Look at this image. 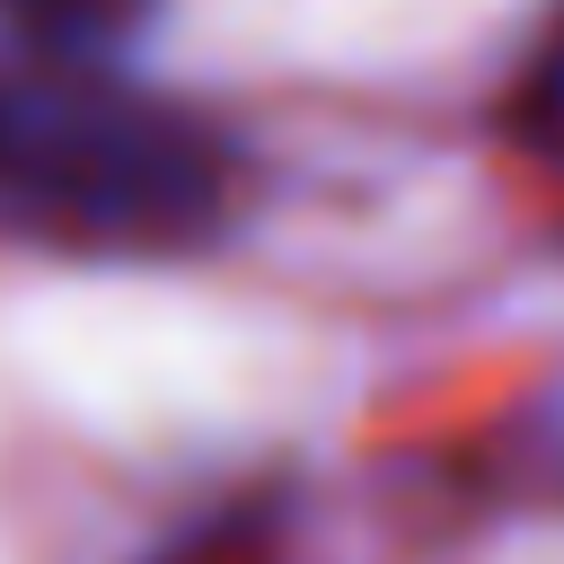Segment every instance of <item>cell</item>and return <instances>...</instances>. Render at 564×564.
I'll return each instance as SVG.
<instances>
[{
  "label": "cell",
  "instance_id": "1",
  "mask_svg": "<svg viewBox=\"0 0 564 564\" xmlns=\"http://www.w3.org/2000/svg\"><path fill=\"white\" fill-rule=\"evenodd\" d=\"M229 212L220 141L97 62L0 53V229L88 256H167Z\"/></svg>",
  "mask_w": 564,
  "mask_h": 564
},
{
  "label": "cell",
  "instance_id": "2",
  "mask_svg": "<svg viewBox=\"0 0 564 564\" xmlns=\"http://www.w3.org/2000/svg\"><path fill=\"white\" fill-rule=\"evenodd\" d=\"M150 18H159V0H0V26L53 62H97V53L132 44Z\"/></svg>",
  "mask_w": 564,
  "mask_h": 564
},
{
  "label": "cell",
  "instance_id": "3",
  "mask_svg": "<svg viewBox=\"0 0 564 564\" xmlns=\"http://www.w3.org/2000/svg\"><path fill=\"white\" fill-rule=\"evenodd\" d=\"M520 141H529V159H546L555 176H564V35L546 44V62L520 79Z\"/></svg>",
  "mask_w": 564,
  "mask_h": 564
}]
</instances>
